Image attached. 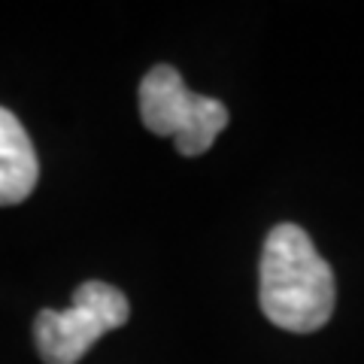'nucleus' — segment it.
Segmentation results:
<instances>
[{"label":"nucleus","instance_id":"obj_4","mask_svg":"<svg viewBox=\"0 0 364 364\" xmlns=\"http://www.w3.org/2000/svg\"><path fill=\"white\" fill-rule=\"evenodd\" d=\"M40 161L33 143L13 112L0 107V207H16L37 188Z\"/></svg>","mask_w":364,"mask_h":364},{"label":"nucleus","instance_id":"obj_3","mask_svg":"<svg viewBox=\"0 0 364 364\" xmlns=\"http://www.w3.org/2000/svg\"><path fill=\"white\" fill-rule=\"evenodd\" d=\"M131 304L109 282L88 279L73 291L67 310H40L33 318V340L46 364H76L104 334L128 322Z\"/></svg>","mask_w":364,"mask_h":364},{"label":"nucleus","instance_id":"obj_1","mask_svg":"<svg viewBox=\"0 0 364 364\" xmlns=\"http://www.w3.org/2000/svg\"><path fill=\"white\" fill-rule=\"evenodd\" d=\"M258 301L270 322L291 334H313L331 318L334 270L304 228L282 222L267 234L258 264Z\"/></svg>","mask_w":364,"mask_h":364},{"label":"nucleus","instance_id":"obj_2","mask_svg":"<svg viewBox=\"0 0 364 364\" xmlns=\"http://www.w3.org/2000/svg\"><path fill=\"white\" fill-rule=\"evenodd\" d=\"M140 116L155 136H170L179 155H203L228 124L222 100L195 95L176 67L158 64L140 82Z\"/></svg>","mask_w":364,"mask_h":364}]
</instances>
